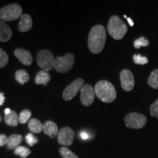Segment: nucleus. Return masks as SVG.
I'll use <instances>...</instances> for the list:
<instances>
[{"label": "nucleus", "mask_w": 158, "mask_h": 158, "mask_svg": "<svg viewBox=\"0 0 158 158\" xmlns=\"http://www.w3.org/2000/svg\"><path fill=\"white\" fill-rule=\"evenodd\" d=\"M149 45V40L144 37H141L137 40H135L134 42V47L135 48H140L141 47H147Z\"/></svg>", "instance_id": "b1692460"}, {"label": "nucleus", "mask_w": 158, "mask_h": 158, "mask_svg": "<svg viewBox=\"0 0 158 158\" xmlns=\"http://www.w3.org/2000/svg\"><path fill=\"white\" fill-rule=\"evenodd\" d=\"M133 61L137 64H146L148 63V59L140 54H135L133 56Z\"/></svg>", "instance_id": "bb28decb"}, {"label": "nucleus", "mask_w": 158, "mask_h": 158, "mask_svg": "<svg viewBox=\"0 0 158 158\" xmlns=\"http://www.w3.org/2000/svg\"><path fill=\"white\" fill-rule=\"evenodd\" d=\"M150 113L154 117L158 118V99L150 106Z\"/></svg>", "instance_id": "c85d7f7f"}, {"label": "nucleus", "mask_w": 158, "mask_h": 158, "mask_svg": "<svg viewBox=\"0 0 158 158\" xmlns=\"http://www.w3.org/2000/svg\"><path fill=\"white\" fill-rule=\"evenodd\" d=\"M79 136H80L82 140H87L89 138V134L86 133V132H84L83 131L79 134Z\"/></svg>", "instance_id": "7c9ffc66"}, {"label": "nucleus", "mask_w": 158, "mask_h": 158, "mask_svg": "<svg viewBox=\"0 0 158 158\" xmlns=\"http://www.w3.org/2000/svg\"><path fill=\"white\" fill-rule=\"evenodd\" d=\"M8 137L5 134H0V147L7 145Z\"/></svg>", "instance_id": "c756f323"}, {"label": "nucleus", "mask_w": 158, "mask_h": 158, "mask_svg": "<svg viewBox=\"0 0 158 158\" xmlns=\"http://www.w3.org/2000/svg\"><path fill=\"white\" fill-rule=\"evenodd\" d=\"M9 58L5 51L0 48V68H2L7 64Z\"/></svg>", "instance_id": "a878e982"}, {"label": "nucleus", "mask_w": 158, "mask_h": 158, "mask_svg": "<svg viewBox=\"0 0 158 158\" xmlns=\"http://www.w3.org/2000/svg\"><path fill=\"white\" fill-rule=\"evenodd\" d=\"M54 55L48 50H42L39 51L37 55V64L43 70L46 71V72H48L54 69Z\"/></svg>", "instance_id": "423d86ee"}, {"label": "nucleus", "mask_w": 158, "mask_h": 158, "mask_svg": "<svg viewBox=\"0 0 158 158\" xmlns=\"http://www.w3.org/2000/svg\"><path fill=\"white\" fill-rule=\"evenodd\" d=\"M26 141L27 142V143L29 146L32 147L35 143H37L38 140H37V138L32 133H29L26 135Z\"/></svg>", "instance_id": "cd10ccee"}, {"label": "nucleus", "mask_w": 158, "mask_h": 158, "mask_svg": "<svg viewBox=\"0 0 158 158\" xmlns=\"http://www.w3.org/2000/svg\"><path fill=\"white\" fill-rule=\"evenodd\" d=\"M15 78L17 81L21 85L26 84L29 81V76L28 73L24 70H17L16 73H15Z\"/></svg>", "instance_id": "aec40b11"}, {"label": "nucleus", "mask_w": 158, "mask_h": 158, "mask_svg": "<svg viewBox=\"0 0 158 158\" xmlns=\"http://www.w3.org/2000/svg\"><path fill=\"white\" fill-rule=\"evenodd\" d=\"M14 153L22 158H27L31 154V151L28 148L23 147V146H19V147H17L15 149Z\"/></svg>", "instance_id": "4be33fe9"}, {"label": "nucleus", "mask_w": 158, "mask_h": 158, "mask_svg": "<svg viewBox=\"0 0 158 158\" xmlns=\"http://www.w3.org/2000/svg\"><path fill=\"white\" fill-rule=\"evenodd\" d=\"M11 111H12V110H11L9 108H6V109L5 110V115H7V114H10Z\"/></svg>", "instance_id": "473e14b6"}, {"label": "nucleus", "mask_w": 158, "mask_h": 158, "mask_svg": "<svg viewBox=\"0 0 158 158\" xmlns=\"http://www.w3.org/2000/svg\"><path fill=\"white\" fill-rule=\"evenodd\" d=\"M106 40V32L104 27L96 25L90 30L88 37V46L93 54H98L103 49Z\"/></svg>", "instance_id": "f257e3e1"}, {"label": "nucleus", "mask_w": 158, "mask_h": 158, "mask_svg": "<svg viewBox=\"0 0 158 158\" xmlns=\"http://www.w3.org/2000/svg\"><path fill=\"white\" fill-rule=\"evenodd\" d=\"M95 92L94 89L89 84L83 86L81 89V101L85 106H89L94 102Z\"/></svg>", "instance_id": "9d476101"}, {"label": "nucleus", "mask_w": 158, "mask_h": 158, "mask_svg": "<svg viewBox=\"0 0 158 158\" xmlns=\"http://www.w3.org/2000/svg\"><path fill=\"white\" fill-rule=\"evenodd\" d=\"M75 56L73 54H67L63 56H57L54 59V68L61 73L68 72L74 64Z\"/></svg>", "instance_id": "39448f33"}, {"label": "nucleus", "mask_w": 158, "mask_h": 158, "mask_svg": "<svg viewBox=\"0 0 158 158\" xmlns=\"http://www.w3.org/2000/svg\"><path fill=\"white\" fill-rule=\"evenodd\" d=\"M127 19L128 23H130V25L131 26V27H133V26L134 25V23L133 22V21H132V19H130V18H127Z\"/></svg>", "instance_id": "72a5a7b5"}, {"label": "nucleus", "mask_w": 158, "mask_h": 158, "mask_svg": "<svg viewBox=\"0 0 158 158\" xmlns=\"http://www.w3.org/2000/svg\"><path fill=\"white\" fill-rule=\"evenodd\" d=\"M22 8L18 4H11L0 10V19L3 21H11L21 16Z\"/></svg>", "instance_id": "20e7f679"}, {"label": "nucleus", "mask_w": 158, "mask_h": 158, "mask_svg": "<svg viewBox=\"0 0 158 158\" xmlns=\"http://www.w3.org/2000/svg\"><path fill=\"white\" fill-rule=\"evenodd\" d=\"M5 100V96H4V94L2 93V92H0V106H2L4 104Z\"/></svg>", "instance_id": "2f4dec72"}, {"label": "nucleus", "mask_w": 158, "mask_h": 158, "mask_svg": "<svg viewBox=\"0 0 158 158\" xmlns=\"http://www.w3.org/2000/svg\"><path fill=\"white\" fill-rule=\"evenodd\" d=\"M95 95L104 102H111L115 100L116 92L114 85L106 80L100 81L94 87Z\"/></svg>", "instance_id": "f03ea898"}, {"label": "nucleus", "mask_w": 158, "mask_h": 158, "mask_svg": "<svg viewBox=\"0 0 158 158\" xmlns=\"http://www.w3.org/2000/svg\"><path fill=\"white\" fill-rule=\"evenodd\" d=\"M124 122L127 127L131 129H141L147 124V118L143 114L130 113L125 116Z\"/></svg>", "instance_id": "0eeeda50"}, {"label": "nucleus", "mask_w": 158, "mask_h": 158, "mask_svg": "<svg viewBox=\"0 0 158 158\" xmlns=\"http://www.w3.org/2000/svg\"><path fill=\"white\" fill-rule=\"evenodd\" d=\"M148 84L153 89H158V70H153L148 78Z\"/></svg>", "instance_id": "412c9836"}, {"label": "nucleus", "mask_w": 158, "mask_h": 158, "mask_svg": "<svg viewBox=\"0 0 158 158\" xmlns=\"http://www.w3.org/2000/svg\"><path fill=\"white\" fill-rule=\"evenodd\" d=\"M2 116H1V114H0V122H2Z\"/></svg>", "instance_id": "f704fd0d"}, {"label": "nucleus", "mask_w": 158, "mask_h": 158, "mask_svg": "<svg viewBox=\"0 0 158 158\" xmlns=\"http://www.w3.org/2000/svg\"><path fill=\"white\" fill-rule=\"evenodd\" d=\"M84 86V80L82 78H78L68 85L62 94V97L64 100H70L78 94Z\"/></svg>", "instance_id": "6e6552de"}, {"label": "nucleus", "mask_w": 158, "mask_h": 158, "mask_svg": "<svg viewBox=\"0 0 158 158\" xmlns=\"http://www.w3.org/2000/svg\"><path fill=\"white\" fill-rule=\"evenodd\" d=\"M59 152H60V155L62 156L63 158H79L72 151H70V149H68L66 147L61 148L60 150H59Z\"/></svg>", "instance_id": "393cba45"}, {"label": "nucleus", "mask_w": 158, "mask_h": 158, "mask_svg": "<svg viewBox=\"0 0 158 158\" xmlns=\"http://www.w3.org/2000/svg\"><path fill=\"white\" fill-rule=\"evenodd\" d=\"M13 31L7 23L0 20V42H7L10 40Z\"/></svg>", "instance_id": "4468645a"}, {"label": "nucleus", "mask_w": 158, "mask_h": 158, "mask_svg": "<svg viewBox=\"0 0 158 158\" xmlns=\"http://www.w3.org/2000/svg\"><path fill=\"white\" fill-rule=\"evenodd\" d=\"M45 135H48L51 138H54L58 135L59 130L56 124L53 121H47L43 124V131Z\"/></svg>", "instance_id": "ddd939ff"}, {"label": "nucleus", "mask_w": 158, "mask_h": 158, "mask_svg": "<svg viewBox=\"0 0 158 158\" xmlns=\"http://www.w3.org/2000/svg\"><path fill=\"white\" fill-rule=\"evenodd\" d=\"M32 27V20L29 15L23 14L21 16L19 23V31L21 32H26L29 31Z\"/></svg>", "instance_id": "2eb2a0df"}, {"label": "nucleus", "mask_w": 158, "mask_h": 158, "mask_svg": "<svg viewBox=\"0 0 158 158\" xmlns=\"http://www.w3.org/2000/svg\"><path fill=\"white\" fill-rule=\"evenodd\" d=\"M28 127L33 133H40L43 131V124L37 118H31L29 120Z\"/></svg>", "instance_id": "a211bd4d"}, {"label": "nucleus", "mask_w": 158, "mask_h": 158, "mask_svg": "<svg viewBox=\"0 0 158 158\" xmlns=\"http://www.w3.org/2000/svg\"><path fill=\"white\" fill-rule=\"evenodd\" d=\"M15 56L24 65H30L32 62V56L28 51L23 48H17L15 50Z\"/></svg>", "instance_id": "f8f14e48"}, {"label": "nucleus", "mask_w": 158, "mask_h": 158, "mask_svg": "<svg viewBox=\"0 0 158 158\" xmlns=\"http://www.w3.org/2000/svg\"><path fill=\"white\" fill-rule=\"evenodd\" d=\"M108 31L114 39L118 40L124 37L127 31V27L119 17L113 15L108 21Z\"/></svg>", "instance_id": "7ed1b4c3"}, {"label": "nucleus", "mask_w": 158, "mask_h": 158, "mask_svg": "<svg viewBox=\"0 0 158 158\" xmlns=\"http://www.w3.org/2000/svg\"><path fill=\"white\" fill-rule=\"evenodd\" d=\"M75 133L74 131L69 127H64L59 131L57 135L58 143L61 145L69 147L72 145L74 141Z\"/></svg>", "instance_id": "1a4fd4ad"}, {"label": "nucleus", "mask_w": 158, "mask_h": 158, "mask_svg": "<svg viewBox=\"0 0 158 158\" xmlns=\"http://www.w3.org/2000/svg\"><path fill=\"white\" fill-rule=\"evenodd\" d=\"M31 113L29 110L25 109L22 110L19 116V122L21 124L27 123V122L29 120V118H31Z\"/></svg>", "instance_id": "5701e85b"}, {"label": "nucleus", "mask_w": 158, "mask_h": 158, "mask_svg": "<svg viewBox=\"0 0 158 158\" xmlns=\"http://www.w3.org/2000/svg\"><path fill=\"white\" fill-rule=\"evenodd\" d=\"M5 122L7 125L11 127H16L19 123V116L16 112L14 110H12L11 113L5 116Z\"/></svg>", "instance_id": "6ab92c4d"}, {"label": "nucleus", "mask_w": 158, "mask_h": 158, "mask_svg": "<svg viewBox=\"0 0 158 158\" xmlns=\"http://www.w3.org/2000/svg\"><path fill=\"white\" fill-rule=\"evenodd\" d=\"M51 80V76L48 72L44 70L39 71L37 73L36 78H35V82L37 85L43 84L44 86H46L48 84V82Z\"/></svg>", "instance_id": "f3484780"}, {"label": "nucleus", "mask_w": 158, "mask_h": 158, "mask_svg": "<svg viewBox=\"0 0 158 158\" xmlns=\"http://www.w3.org/2000/svg\"><path fill=\"white\" fill-rule=\"evenodd\" d=\"M122 87L124 91L130 92L135 86V80L132 72L129 70H123L120 73Z\"/></svg>", "instance_id": "9b49d317"}, {"label": "nucleus", "mask_w": 158, "mask_h": 158, "mask_svg": "<svg viewBox=\"0 0 158 158\" xmlns=\"http://www.w3.org/2000/svg\"><path fill=\"white\" fill-rule=\"evenodd\" d=\"M23 140V137L19 134H13L10 135L7 140V147L8 149H15L19 147Z\"/></svg>", "instance_id": "dca6fc26"}]
</instances>
